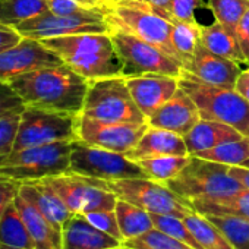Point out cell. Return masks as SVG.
<instances>
[{
  "label": "cell",
  "instance_id": "10",
  "mask_svg": "<svg viewBox=\"0 0 249 249\" xmlns=\"http://www.w3.org/2000/svg\"><path fill=\"white\" fill-rule=\"evenodd\" d=\"M107 188L119 198L124 199L150 214H170L185 218L195 211L189 199L175 194L166 183L148 178L120 179L107 182Z\"/></svg>",
  "mask_w": 249,
  "mask_h": 249
},
{
  "label": "cell",
  "instance_id": "37",
  "mask_svg": "<svg viewBox=\"0 0 249 249\" xmlns=\"http://www.w3.org/2000/svg\"><path fill=\"white\" fill-rule=\"evenodd\" d=\"M25 106L11 110L0 116V157L14 151V144L17 140L21 116Z\"/></svg>",
  "mask_w": 249,
  "mask_h": 249
},
{
  "label": "cell",
  "instance_id": "23",
  "mask_svg": "<svg viewBox=\"0 0 249 249\" xmlns=\"http://www.w3.org/2000/svg\"><path fill=\"white\" fill-rule=\"evenodd\" d=\"M242 137L243 135L231 128L230 124L217 120L199 119L195 126L183 137V140L186 142L188 153L194 156L196 153L211 150L223 142L239 140Z\"/></svg>",
  "mask_w": 249,
  "mask_h": 249
},
{
  "label": "cell",
  "instance_id": "38",
  "mask_svg": "<svg viewBox=\"0 0 249 249\" xmlns=\"http://www.w3.org/2000/svg\"><path fill=\"white\" fill-rule=\"evenodd\" d=\"M84 217L94 224L97 229L108 233L110 236L116 237L117 240L123 242V236L120 233V227L117 223V217H116V211L114 210H108V211H91V213H85Z\"/></svg>",
  "mask_w": 249,
  "mask_h": 249
},
{
  "label": "cell",
  "instance_id": "9",
  "mask_svg": "<svg viewBox=\"0 0 249 249\" xmlns=\"http://www.w3.org/2000/svg\"><path fill=\"white\" fill-rule=\"evenodd\" d=\"M79 114L27 107L22 111L14 151L78 140Z\"/></svg>",
  "mask_w": 249,
  "mask_h": 249
},
{
  "label": "cell",
  "instance_id": "19",
  "mask_svg": "<svg viewBox=\"0 0 249 249\" xmlns=\"http://www.w3.org/2000/svg\"><path fill=\"white\" fill-rule=\"evenodd\" d=\"M120 240L91 224L84 214H72L62 227V249H111Z\"/></svg>",
  "mask_w": 249,
  "mask_h": 249
},
{
  "label": "cell",
  "instance_id": "6",
  "mask_svg": "<svg viewBox=\"0 0 249 249\" xmlns=\"http://www.w3.org/2000/svg\"><path fill=\"white\" fill-rule=\"evenodd\" d=\"M81 114L103 122H147L122 75L89 81Z\"/></svg>",
  "mask_w": 249,
  "mask_h": 249
},
{
  "label": "cell",
  "instance_id": "41",
  "mask_svg": "<svg viewBox=\"0 0 249 249\" xmlns=\"http://www.w3.org/2000/svg\"><path fill=\"white\" fill-rule=\"evenodd\" d=\"M21 182H17L14 179H9L6 176L0 175V220L3 217L5 210L9 204L14 202L15 196L19 192Z\"/></svg>",
  "mask_w": 249,
  "mask_h": 249
},
{
  "label": "cell",
  "instance_id": "36",
  "mask_svg": "<svg viewBox=\"0 0 249 249\" xmlns=\"http://www.w3.org/2000/svg\"><path fill=\"white\" fill-rule=\"evenodd\" d=\"M151 218L154 221L156 229L189 245L194 249H204L201 246V243L195 239V236L191 233V230L188 229L183 218H179V217L170 215V214H151Z\"/></svg>",
  "mask_w": 249,
  "mask_h": 249
},
{
  "label": "cell",
  "instance_id": "33",
  "mask_svg": "<svg viewBox=\"0 0 249 249\" xmlns=\"http://www.w3.org/2000/svg\"><path fill=\"white\" fill-rule=\"evenodd\" d=\"M205 6L213 12L217 22L236 34V27L249 9V0H205Z\"/></svg>",
  "mask_w": 249,
  "mask_h": 249
},
{
  "label": "cell",
  "instance_id": "28",
  "mask_svg": "<svg viewBox=\"0 0 249 249\" xmlns=\"http://www.w3.org/2000/svg\"><path fill=\"white\" fill-rule=\"evenodd\" d=\"M183 221L204 249H234L221 229L207 215L192 211L183 218Z\"/></svg>",
  "mask_w": 249,
  "mask_h": 249
},
{
  "label": "cell",
  "instance_id": "31",
  "mask_svg": "<svg viewBox=\"0 0 249 249\" xmlns=\"http://www.w3.org/2000/svg\"><path fill=\"white\" fill-rule=\"evenodd\" d=\"M191 156H159L151 159L138 160L137 163L145 172L148 179L166 183L178 176L189 163Z\"/></svg>",
  "mask_w": 249,
  "mask_h": 249
},
{
  "label": "cell",
  "instance_id": "25",
  "mask_svg": "<svg viewBox=\"0 0 249 249\" xmlns=\"http://www.w3.org/2000/svg\"><path fill=\"white\" fill-rule=\"evenodd\" d=\"M201 44L218 56H223L240 65H249L242 53L236 34L217 21L211 22L210 25H202Z\"/></svg>",
  "mask_w": 249,
  "mask_h": 249
},
{
  "label": "cell",
  "instance_id": "43",
  "mask_svg": "<svg viewBox=\"0 0 249 249\" xmlns=\"http://www.w3.org/2000/svg\"><path fill=\"white\" fill-rule=\"evenodd\" d=\"M236 38L239 41V46L246 62L249 63V9L243 14L236 27Z\"/></svg>",
  "mask_w": 249,
  "mask_h": 249
},
{
  "label": "cell",
  "instance_id": "3",
  "mask_svg": "<svg viewBox=\"0 0 249 249\" xmlns=\"http://www.w3.org/2000/svg\"><path fill=\"white\" fill-rule=\"evenodd\" d=\"M179 87L195 101L201 119L217 120L249 137V101L236 89L202 82L183 69Z\"/></svg>",
  "mask_w": 249,
  "mask_h": 249
},
{
  "label": "cell",
  "instance_id": "26",
  "mask_svg": "<svg viewBox=\"0 0 249 249\" xmlns=\"http://www.w3.org/2000/svg\"><path fill=\"white\" fill-rule=\"evenodd\" d=\"M0 249H36L15 202L8 205L0 220Z\"/></svg>",
  "mask_w": 249,
  "mask_h": 249
},
{
  "label": "cell",
  "instance_id": "24",
  "mask_svg": "<svg viewBox=\"0 0 249 249\" xmlns=\"http://www.w3.org/2000/svg\"><path fill=\"white\" fill-rule=\"evenodd\" d=\"M191 204L195 211L204 215H233L249 218V189L246 188L226 196L191 199Z\"/></svg>",
  "mask_w": 249,
  "mask_h": 249
},
{
  "label": "cell",
  "instance_id": "17",
  "mask_svg": "<svg viewBox=\"0 0 249 249\" xmlns=\"http://www.w3.org/2000/svg\"><path fill=\"white\" fill-rule=\"evenodd\" d=\"M201 119L195 101L179 87L170 100H167L154 114L148 117V126L172 131L185 137Z\"/></svg>",
  "mask_w": 249,
  "mask_h": 249
},
{
  "label": "cell",
  "instance_id": "7",
  "mask_svg": "<svg viewBox=\"0 0 249 249\" xmlns=\"http://www.w3.org/2000/svg\"><path fill=\"white\" fill-rule=\"evenodd\" d=\"M227 164L191 156L185 169L166 182V186L186 199L226 196L243 189L242 183L229 173Z\"/></svg>",
  "mask_w": 249,
  "mask_h": 249
},
{
  "label": "cell",
  "instance_id": "51",
  "mask_svg": "<svg viewBox=\"0 0 249 249\" xmlns=\"http://www.w3.org/2000/svg\"><path fill=\"white\" fill-rule=\"evenodd\" d=\"M119 248H120V246H119ZM119 248H111V249H119Z\"/></svg>",
  "mask_w": 249,
  "mask_h": 249
},
{
  "label": "cell",
  "instance_id": "44",
  "mask_svg": "<svg viewBox=\"0 0 249 249\" xmlns=\"http://www.w3.org/2000/svg\"><path fill=\"white\" fill-rule=\"evenodd\" d=\"M24 37L12 27L0 24V52H3L12 46H15L17 43H19Z\"/></svg>",
  "mask_w": 249,
  "mask_h": 249
},
{
  "label": "cell",
  "instance_id": "49",
  "mask_svg": "<svg viewBox=\"0 0 249 249\" xmlns=\"http://www.w3.org/2000/svg\"><path fill=\"white\" fill-rule=\"evenodd\" d=\"M119 249H135V248H129V246H124V245H120Z\"/></svg>",
  "mask_w": 249,
  "mask_h": 249
},
{
  "label": "cell",
  "instance_id": "21",
  "mask_svg": "<svg viewBox=\"0 0 249 249\" xmlns=\"http://www.w3.org/2000/svg\"><path fill=\"white\" fill-rule=\"evenodd\" d=\"M126 156L134 160H144L159 156H191L188 153L186 142L182 135L172 131L148 126L138 144L126 153Z\"/></svg>",
  "mask_w": 249,
  "mask_h": 249
},
{
  "label": "cell",
  "instance_id": "13",
  "mask_svg": "<svg viewBox=\"0 0 249 249\" xmlns=\"http://www.w3.org/2000/svg\"><path fill=\"white\" fill-rule=\"evenodd\" d=\"M15 30L22 37L38 41L82 33H110L103 9L73 15H56L47 11L22 22Z\"/></svg>",
  "mask_w": 249,
  "mask_h": 249
},
{
  "label": "cell",
  "instance_id": "48",
  "mask_svg": "<svg viewBox=\"0 0 249 249\" xmlns=\"http://www.w3.org/2000/svg\"><path fill=\"white\" fill-rule=\"evenodd\" d=\"M92 2H94V3H95V5H97L98 8H101V9H103V8H104L106 5L111 3L113 0H92Z\"/></svg>",
  "mask_w": 249,
  "mask_h": 249
},
{
  "label": "cell",
  "instance_id": "4",
  "mask_svg": "<svg viewBox=\"0 0 249 249\" xmlns=\"http://www.w3.org/2000/svg\"><path fill=\"white\" fill-rule=\"evenodd\" d=\"M103 12L110 28L122 30L151 43L179 60L170 38L173 22L142 0H113L103 8Z\"/></svg>",
  "mask_w": 249,
  "mask_h": 249
},
{
  "label": "cell",
  "instance_id": "5",
  "mask_svg": "<svg viewBox=\"0 0 249 249\" xmlns=\"http://www.w3.org/2000/svg\"><path fill=\"white\" fill-rule=\"evenodd\" d=\"M73 141L30 147L0 157V175L17 182L40 180L69 170Z\"/></svg>",
  "mask_w": 249,
  "mask_h": 249
},
{
  "label": "cell",
  "instance_id": "29",
  "mask_svg": "<svg viewBox=\"0 0 249 249\" xmlns=\"http://www.w3.org/2000/svg\"><path fill=\"white\" fill-rule=\"evenodd\" d=\"M202 24L198 21H175L172 27V46L183 68L191 62L201 43Z\"/></svg>",
  "mask_w": 249,
  "mask_h": 249
},
{
  "label": "cell",
  "instance_id": "18",
  "mask_svg": "<svg viewBox=\"0 0 249 249\" xmlns=\"http://www.w3.org/2000/svg\"><path fill=\"white\" fill-rule=\"evenodd\" d=\"M242 69L243 68L240 63L210 52L201 43L196 47L194 57L185 68V71H188L202 82L231 89H234Z\"/></svg>",
  "mask_w": 249,
  "mask_h": 249
},
{
  "label": "cell",
  "instance_id": "8",
  "mask_svg": "<svg viewBox=\"0 0 249 249\" xmlns=\"http://www.w3.org/2000/svg\"><path fill=\"white\" fill-rule=\"evenodd\" d=\"M110 37L123 65L122 76L159 73L180 78L183 65L163 49L117 28H110Z\"/></svg>",
  "mask_w": 249,
  "mask_h": 249
},
{
  "label": "cell",
  "instance_id": "20",
  "mask_svg": "<svg viewBox=\"0 0 249 249\" xmlns=\"http://www.w3.org/2000/svg\"><path fill=\"white\" fill-rule=\"evenodd\" d=\"M18 194L31 202L37 210H40L44 217L60 231L63 224L73 214L62 201V198L41 179L21 183Z\"/></svg>",
  "mask_w": 249,
  "mask_h": 249
},
{
  "label": "cell",
  "instance_id": "42",
  "mask_svg": "<svg viewBox=\"0 0 249 249\" xmlns=\"http://www.w3.org/2000/svg\"><path fill=\"white\" fill-rule=\"evenodd\" d=\"M22 106L25 104L22 103L21 97L17 94V91L12 88V85L0 81V116H3L5 113Z\"/></svg>",
  "mask_w": 249,
  "mask_h": 249
},
{
  "label": "cell",
  "instance_id": "22",
  "mask_svg": "<svg viewBox=\"0 0 249 249\" xmlns=\"http://www.w3.org/2000/svg\"><path fill=\"white\" fill-rule=\"evenodd\" d=\"M31 237L36 249H62V231L57 230L44 214L19 194L14 199Z\"/></svg>",
  "mask_w": 249,
  "mask_h": 249
},
{
  "label": "cell",
  "instance_id": "1",
  "mask_svg": "<svg viewBox=\"0 0 249 249\" xmlns=\"http://www.w3.org/2000/svg\"><path fill=\"white\" fill-rule=\"evenodd\" d=\"M11 85L27 107L81 114L89 81L60 63L25 73Z\"/></svg>",
  "mask_w": 249,
  "mask_h": 249
},
{
  "label": "cell",
  "instance_id": "46",
  "mask_svg": "<svg viewBox=\"0 0 249 249\" xmlns=\"http://www.w3.org/2000/svg\"><path fill=\"white\" fill-rule=\"evenodd\" d=\"M142 2H145L154 11H157L159 14L167 17L173 22V19L170 17V8H172V2H173V0H142Z\"/></svg>",
  "mask_w": 249,
  "mask_h": 249
},
{
  "label": "cell",
  "instance_id": "35",
  "mask_svg": "<svg viewBox=\"0 0 249 249\" xmlns=\"http://www.w3.org/2000/svg\"><path fill=\"white\" fill-rule=\"evenodd\" d=\"M122 245L135 249H194L189 245L166 234L164 231L156 227L141 236L123 240Z\"/></svg>",
  "mask_w": 249,
  "mask_h": 249
},
{
  "label": "cell",
  "instance_id": "2",
  "mask_svg": "<svg viewBox=\"0 0 249 249\" xmlns=\"http://www.w3.org/2000/svg\"><path fill=\"white\" fill-rule=\"evenodd\" d=\"M65 65L88 81L119 76L123 65L110 33H82L41 40Z\"/></svg>",
  "mask_w": 249,
  "mask_h": 249
},
{
  "label": "cell",
  "instance_id": "11",
  "mask_svg": "<svg viewBox=\"0 0 249 249\" xmlns=\"http://www.w3.org/2000/svg\"><path fill=\"white\" fill-rule=\"evenodd\" d=\"M68 172L106 182L148 178L141 166L131 160L126 154L92 147L79 140L72 142Z\"/></svg>",
  "mask_w": 249,
  "mask_h": 249
},
{
  "label": "cell",
  "instance_id": "15",
  "mask_svg": "<svg viewBox=\"0 0 249 249\" xmlns=\"http://www.w3.org/2000/svg\"><path fill=\"white\" fill-rule=\"evenodd\" d=\"M60 63L62 59L41 41L24 37L15 46L0 52V81L11 84L36 69Z\"/></svg>",
  "mask_w": 249,
  "mask_h": 249
},
{
  "label": "cell",
  "instance_id": "12",
  "mask_svg": "<svg viewBox=\"0 0 249 249\" xmlns=\"http://www.w3.org/2000/svg\"><path fill=\"white\" fill-rule=\"evenodd\" d=\"M41 180L62 198L73 214L114 210L117 202V196L107 188L106 180L81 176L72 172L49 176Z\"/></svg>",
  "mask_w": 249,
  "mask_h": 249
},
{
  "label": "cell",
  "instance_id": "14",
  "mask_svg": "<svg viewBox=\"0 0 249 249\" xmlns=\"http://www.w3.org/2000/svg\"><path fill=\"white\" fill-rule=\"evenodd\" d=\"M148 129V122H103L79 114L78 140L104 150L126 154Z\"/></svg>",
  "mask_w": 249,
  "mask_h": 249
},
{
  "label": "cell",
  "instance_id": "30",
  "mask_svg": "<svg viewBox=\"0 0 249 249\" xmlns=\"http://www.w3.org/2000/svg\"><path fill=\"white\" fill-rule=\"evenodd\" d=\"M47 11V0H0V24L17 28Z\"/></svg>",
  "mask_w": 249,
  "mask_h": 249
},
{
  "label": "cell",
  "instance_id": "50",
  "mask_svg": "<svg viewBox=\"0 0 249 249\" xmlns=\"http://www.w3.org/2000/svg\"><path fill=\"white\" fill-rule=\"evenodd\" d=\"M242 167H248V169H249V160H248V161H246V163H245V164H243Z\"/></svg>",
  "mask_w": 249,
  "mask_h": 249
},
{
  "label": "cell",
  "instance_id": "40",
  "mask_svg": "<svg viewBox=\"0 0 249 249\" xmlns=\"http://www.w3.org/2000/svg\"><path fill=\"white\" fill-rule=\"evenodd\" d=\"M202 0H173L170 8V17L175 21H196L195 11L202 8Z\"/></svg>",
  "mask_w": 249,
  "mask_h": 249
},
{
  "label": "cell",
  "instance_id": "27",
  "mask_svg": "<svg viewBox=\"0 0 249 249\" xmlns=\"http://www.w3.org/2000/svg\"><path fill=\"white\" fill-rule=\"evenodd\" d=\"M114 211L123 240L141 236L148 230L154 229V221L151 218V214L144 208H140L128 201L117 198Z\"/></svg>",
  "mask_w": 249,
  "mask_h": 249
},
{
  "label": "cell",
  "instance_id": "16",
  "mask_svg": "<svg viewBox=\"0 0 249 249\" xmlns=\"http://www.w3.org/2000/svg\"><path fill=\"white\" fill-rule=\"evenodd\" d=\"M126 84L137 107L147 120L179 89V78L159 73L128 76Z\"/></svg>",
  "mask_w": 249,
  "mask_h": 249
},
{
  "label": "cell",
  "instance_id": "45",
  "mask_svg": "<svg viewBox=\"0 0 249 249\" xmlns=\"http://www.w3.org/2000/svg\"><path fill=\"white\" fill-rule=\"evenodd\" d=\"M234 89L246 100L249 101V65L248 68H243L237 81H236V85H234Z\"/></svg>",
  "mask_w": 249,
  "mask_h": 249
},
{
  "label": "cell",
  "instance_id": "47",
  "mask_svg": "<svg viewBox=\"0 0 249 249\" xmlns=\"http://www.w3.org/2000/svg\"><path fill=\"white\" fill-rule=\"evenodd\" d=\"M229 173H230V176H233L236 180H239V182L242 183L243 188L249 189V169H248V167L230 166V167H229Z\"/></svg>",
  "mask_w": 249,
  "mask_h": 249
},
{
  "label": "cell",
  "instance_id": "34",
  "mask_svg": "<svg viewBox=\"0 0 249 249\" xmlns=\"http://www.w3.org/2000/svg\"><path fill=\"white\" fill-rule=\"evenodd\" d=\"M227 236L234 249H249V218L233 215H207Z\"/></svg>",
  "mask_w": 249,
  "mask_h": 249
},
{
  "label": "cell",
  "instance_id": "32",
  "mask_svg": "<svg viewBox=\"0 0 249 249\" xmlns=\"http://www.w3.org/2000/svg\"><path fill=\"white\" fill-rule=\"evenodd\" d=\"M194 156L227 166H243L249 160V137L223 142L211 150H205Z\"/></svg>",
  "mask_w": 249,
  "mask_h": 249
},
{
  "label": "cell",
  "instance_id": "39",
  "mask_svg": "<svg viewBox=\"0 0 249 249\" xmlns=\"http://www.w3.org/2000/svg\"><path fill=\"white\" fill-rule=\"evenodd\" d=\"M47 5H49V11L56 15L85 14V12L101 9L92 0H47Z\"/></svg>",
  "mask_w": 249,
  "mask_h": 249
}]
</instances>
